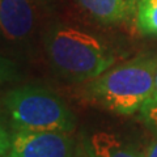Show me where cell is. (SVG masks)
I'll list each match as a JSON object with an SVG mask.
<instances>
[{
	"instance_id": "13",
	"label": "cell",
	"mask_w": 157,
	"mask_h": 157,
	"mask_svg": "<svg viewBox=\"0 0 157 157\" xmlns=\"http://www.w3.org/2000/svg\"><path fill=\"white\" fill-rule=\"evenodd\" d=\"M155 102H157V72H156V100Z\"/></svg>"
},
{
	"instance_id": "8",
	"label": "cell",
	"mask_w": 157,
	"mask_h": 157,
	"mask_svg": "<svg viewBox=\"0 0 157 157\" xmlns=\"http://www.w3.org/2000/svg\"><path fill=\"white\" fill-rule=\"evenodd\" d=\"M134 24L140 36L157 38V0H139Z\"/></svg>"
},
{
	"instance_id": "6",
	"label": "cell",
	"mask_w": 157,
	"mask_h": 157,
	"mask_svg": "<svg viewBox=\"0 0 157 157\" xmlns=\"http://www.w3.org/2000/svg\"><path fill=\"white\" fill-rule=\"evenodd\" d=\"M77 4L102 25L134 22L139 0H76Z\"/></svg>"
},
{
	"instance_id": "10",
	"label": "cell",
	"mask_w": 157,
	"mask_h": 157,
	"mask_svg": "<svg viewBox=\"0 0 157 157\" xmlns=\"http://www.w3.org/2000/svg\"><path fill=\"white\" fill-rule=\"evenodd\" d=\"M17 77V67L8 58L0 55V85L14 80Z\"/></svg>"
},
{
	"instance_id": "12",
	"label": "cell",
	"mask_w": 157,
	"mask_h": 157,
	"mask_svg": "<svg viewBox=\"0 0 157 157\" xmlns=\"http://www.w3.org/2000/svg\"><path fill=\"white\" fill-rule=\"evenodd\" d=\"M34 2H36L37 4H38V6H41V7H48V6H50V4L54 2V0H34Z\"/></svg>"
},
{
	"instance_id": "1",
	"label": "cell",
	"mask_w": 157,
	"mask_h": 157,
	"mask_svg": "<svg viewBox=\"0 0 157 157\" xmlns=\"http://www.w3.org/2000/svg\"><path fill=\"white\" fill-rule=\"evenodd\" d=\"M156 72L157 56L141 54L88 81L85 97L115 114L141 113L156 100Z\"/></svg>"
},
{
	"instance_id": "9",
	"label": "cell",
	"mask_w": 157,
	"mask_h": 157,
	"mask_svg": "<svg viewBox=\"0 0 157 157\" xmlns=\"http://www.w3.org/2000/svg\"><path fill=\"white\" fill-rule=\"evenodd\" d=\"M141 114L149 123V126L156 131L153 139L151 140V143L144 151V157H157V102L151 104L147 109L141 111Z\"/></svg>"
},
{
	"instance_id": "4",
	"label": "cell",
	"mask_w": 157,
	"mask_h": 157,
	"mask_svg": "<svg viewBox=\"0 0 157 157\" xmlns=\"http://www.w3.org/2000/svg\"><path fill=\"white\" fill-rule=\"evenodd\" d=\"M6 157H86L71 132L13 131Z\"/></svg>"
},
{
	"instance_id": "5",
	"label": "cell",
	"mask_w": 157,
	"mask_h": 157,
	"mask_svg": "<svg viewBox=\"0 0 157 157\" xmlns=\"http://www.w3.org/2000/svg\"><path fill=\"white\" fill-rule=\"evenodd\" d=\"M34 0H0V33L12 42H22L32 36L36 24Z\"/></svg>"
},
{
	"instance_id": "11",
	"label": "cell",
	"mask_w": 157,
	"mask_h": 157,
	"mask_svg": "<svg viewBox=\"0 0 157 157\" xmlns=\"http://www.w3.org/2000/svg\"><path fill=\"white\" fill-rule=\"evenodd\" d=\"M11 134L0 122V157H6L11 145Z\"/></svg>"
},
{
	"instance_id": "7",
	"label": "cell",
	"mask_w": 157,
	"mask_h": 157,
	"mask_svg": "<svg viewBox=\"0 0 157 157\" xmlns=\"http://www.w3.org/2000/svg\"><path fill=\"white\" fill-rule=\"evenodd\" d=\"M82 147L86 157H144V152L109 132H94L82 140Z\"/></svg>"
},
{
	"instance_id": "3",
	"label": "cell",
	"mask_w": 157,
	"mask_h": 157,
	"mask_svg": "<svg viewBox=\"0 0 157 157\" xmlns=\"http://www.w3.org/2000/svg\"><path fill=\"white\" fill-rule=\"evenodd\" d=\"M3 109L13 131L72 132L76 126V117L66 102L37 85L9 90L3 98Z\"/></svg>"
},
{
	"instance_id": "2",
	"label": "cell",
	"mask_w": 157,
	"mask_h": 157,
	"mask_svg": "<svg viewBox=\"0 0 157 157\" xmlns=\"http://www.w3.org/2000/svg\"><path fill=\"white\" fill-rule=\"evenodd\" d=\"M43 47L56 73L73 82H88L115 64L114 52L101 38L66 24L46 29Z\"/></svg>"
}]
</instances>
